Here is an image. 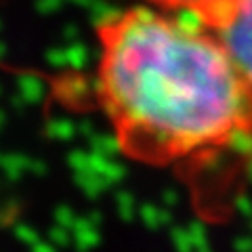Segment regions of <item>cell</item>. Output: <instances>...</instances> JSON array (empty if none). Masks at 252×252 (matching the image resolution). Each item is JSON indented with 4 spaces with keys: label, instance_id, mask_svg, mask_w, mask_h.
Listing matches in <instances>:
<instances>
[{
    "label": "cell",
    "instance_id": "obj_10",
    "mask_svg": "<svg viewBox=\"0 0 252 252\" xmlns=\"http://www.w3.org/2000/svg\"><path fill=\"white\" fill-rule=\"evenodd\" d=\"M198 252H210V248L208 246H202V248H198Z\"/></svg>",
    "mask_w": 252,
    "mask_h": 252
},
{
    "label": "cell",
    "instance_id": "obj_9",
    "mask_svg": "<svg viewBox=\"0 0 252 252\" xmlns=\"http://www.w3.org/2000/svg\"><path fill=\"white\" fill-rule=\"evenodd\" d=\"M34 252H55L51 246H44V244H38V246L34 248Z\"/></svg>",
    "mask_w": 252,
    "mask_h": 252
},
{
    "label": "cell",
    "instance_id": "obj_4",
    "mask_svg": "<svg viewBox=\"0 0 252 252\" xmlns=\"http://www.w3.org/2000/svg\"><path fill=\"white\" fill-rule=\"evenodd\" d=\"M191 244H193L191 235H187L183 231H175V246L179 252H191Z\"/></svg>",
    "mask_w": 252,
    "mask_h": 252
},
{
    "label": "cell",
    "instance_id": "obj_1",
    "mask_svg": "<svg viewBox=\"0 0 252 252\" xmlns=\"http://www.w3.org/2000/svg\"><path fill=\"white\" fill-rule=\"evenodd\" d=\"M94 93L118 149L143 164L252 149V82L200 23L137 4L97 26Z\"/></svg>",
    "mask_w": 252,
    "mask_h": 252
},
{
    "label": "cell",
    "instance_id": "obj_2",
    "mask_svg": "<svg viewBox=\"0 0 252 252\" xmlns=\"http://www.w3.org/2000/svg\"><path fill=\"white\" fill-rule=\"evenodd\" d=\"M252 82V0H229L210 28Z\"/></svg>",
    "mask_w": 252,
    "mask_h": 252
},
{
    "label": "cell",
    "instance_id": "obj_8",
    "mask_svg": "<svg viewBox=\"0 0 252 252\" xmlns=\"http://www.w3.org/2000/svg\"><path fill=\"white\" fill-rule=\"evenodd\" d=\"M53 240L57 242V244H67V238L61 231H53Z\"/></svg>",
    "mask_w": 252,
    "mask_h": 252
},
{
    "label": "cell",
    "instance_id": "obj_5",
    "mask_svg": "<svg viewBox=\"0 0 252 252\" xmlns=\"http://www.w3.org/2000/svg\"><path fill=\"white\" fill-rule=\"evenodd\" d=\"M191 240H193V244H198V248L206 246V235H204V227L200 223L191 225Z\"/></svg>",
    "mask_w": 252,
    "mask_h": 252
},
{
    "label": "cell",
    "instance_id": "obj_3",
    "mask_svg": "<svg viewBox=\"0 0 252 252\" xmlns=\"http://www.w3.org/2000/svg\"><path fill=\"white\" fill-rule=\"evenodd\" d=\"M227 2L229 0H143V4L152 6V9L187 17L204 28H210L217 21Z\"/></svg>",
    "mask_w": 252,
    "mask_h": 252
},
{
    "label": "cell",
    "instance_id": "obj_7",
    "mask_svg": "<svg viewBox=\"0 0 252 252\" xmlns=\"http://www.w3.org/2000/svg\"><path fill=\"white\" fill-rule=\"evenodd\" d=\"M19 235H21V240H26V242H34L36 240V233L32 235L28 229H19Z\"/></svg>",
    "mask_w": 252,
    "mask_h": 252
},
{
    "label": "cell",
    "instance_id": "obj_6",
    "mask_svg": "<svg viewBox=\"0 0 252 252\" xmlns=\"http://www.w3.org/2000/svg\"><path fill=\"white\" fill-rule=\"evenodd\" d=\"M235 248H238V252H252V242L250 240H238L235 242Z\"/></svg>",
    "mask_w": 252,
    "mask_h": 252
}]
</instances>
